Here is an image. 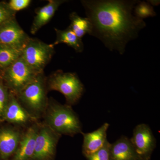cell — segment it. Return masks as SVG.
<instances>
[{
  "mask_svg": "<svg viewBox=\"0 0 160 160\" xmlns=\"http://www.w3.org/2000/svg\"><path fill=\"white\" fill-rule=\"evenodd\" d=\"M2 72V77L0 78L9 91L15 95L38 73L32 70L22 57Z\"/></svg>",
  "mask_w": 160,
  "mask_h": 160,
  "instance_id": "8992f818",
  "label": "cell"
},
{
  "mask_svg": "<svg viewBox=\"0 0 160 160\" xmlns=\"http://www.w3.org/2000/svg\"><path fill=\"white\" fill-rule=\"evenodd\" d=\"M82 5L92 26L90 35L98 38L111 51L121 55L129 41L138 37L146 26L132 13L140 1L82 0Z\"/></svg>",
  "mask_w": 160,
  "mask_h": 160,
  "instance_id": "6da1fadb",
  "label": "cell"
},
{
  "mask_svg": "<svg viewBox=\"0 0 160 160\" xmlns=\"http://www.w3.org/2000/svg\"><path fill=\"white\" fill-rule=\"evenodd\" d=\"M16 13L9 8L8 3H0V27L7 21L16 18Z\"/></svg>",
  "mask_w": 160,
  "mask_h": 160,
  "instance_id": "7402d4cb",
  "label": "cell"
},
{
  "mask_svg": "<svg viewBox=\"0 0 160 160\" xmlns=\"http://www.w3.org/2000/svg\"><path fill=\"white\" fill-rule=\"evenodd\" d=\"M70 26H69L77 36L82 39L86 34L91 35L92 26L91 22L87 18H82L76 12L69 15Z\"/></svg>",
  "mask_w": 160,
  "mask_h": 160,
  "instance_id": "e0dca14e",
  "label": "cell"
},
{
  "mask_svg": "<svg viewBox=\"0 0 160 160\" xmlns=\"http://www.w3.org/2000/svg\"><path fill=\"white\" fill-rule=\"evenodd\" d=\"M12 125L0 127V160H9L17 149L23 131Z\"/></svg>",
  "mask_w": 160,
  "mask_h": 160,
  "instance_id": "8fae6325",
  "label": "cell"
},
{
  "mask_svg": "<svg viewBox=\"0 0 160 160\" xmlns=\"http://www.w3.org/2000/svg\"><path fill=\"white\" fill-rule=\"evenodd\" d=\"M22 50L0 44V69L8 68L21 57Z\"/></svg>",
  "mask_w": 160,
  "mask_h": 160,
  "instance_id": "ac0fdd59",
  "label": "cell"
},
{
  "mask_svg": "<svg viewBox=\"0 0 160 160\" xmlns=\"http://www.w3.org/2000/svg\"><path fill=\"white\" fill-rule=\"evenodd\" d=\"M61 136L43 122H38L32 160H54L57 146Z\"/></svg>",
  "mask_w": 160,
  "mask_h": 160,
  "instance_id": "52a82bcc",
  "label": "cell"
},
{
  "mask_svg": "<svg viewBox=\"0 0 160 160\" xmlns=\"http://www.w3.org/2000/svg\"><path fill=\"white\" fill-rule=\"evenodd\" d=\"M134 15L141 19L156 15L153 7L148 3L140 1L134 7Z\"/></svg>",
  "mask_w": 160,
  "mask_h": 160,
  "instance_id": "d6986e66",
  "label": "cell"
},
{
  "mask_svg": "<svg viewBox=\"0 0 160 160\" xmlns=\"http://www.w3.org/2000/svg\"><path fill=\"white\" fill-rule=\"evenodd\" d=\"M48 91L59 92L66 98V104H76L82 96L84 86L75 73L63 72L58 70L47 78Z\"/></svg>",
  "mask_w": 160,
  "mask_h": 160,
  "instance_id": "277c9868",
  "label": "cell"
},
{
  "mask_svg": "<svg viewBox=\"0 0 160 160\" xmlns=\"http://www.w3.org/2000/svg\"><path fill=\"white\" fill-rule=\"evenodd\" d=\"M55 31L56 33V39L52 44L53 46L65 43L73 48L76 52H81L83 51L84 44L82 39L78 38L69 27L65 30L55 28Z\"/></svg>",
  "mask_w": 160,
  "mask_h": 160,
  "instance_id": "2e32d148",
  "label": "cell"
},
{
  "mask_svg": "<svg viewBox=\"0 0 160 160\" xmlns=\"http://www.w3.org/2000/svg\"><path fill=\"white\" fill-rule=\"evenodd\" d=\"M42 118L44 124L61 135L73 137L82 132V123L72 106L62 105L52 98H49Z\"/></svg>",
  "mask_w": 160,
  "mask_h": 160,
  "instance_id": "7a4b0ae2",
  "label": "cell"
},
{
  "mask_svg": "<svg viewBox=\"0 0 160 160\" xmlns=\"http://www.w3.org/2000/svg\"><path fill=\"white\" fill-rule=\"evenodd\" d=\"M66 2L65 0H49L45 6L36 9V16L30 29L32 34H35L42 27L49 22L59 6Z\"/></svg>",
  "mask_w": 160,
  "mask_h": 160,
  "instance_id": "5bb4252c",
  "label": "cell"
},
{
  "mask_svg": "<svg viewBox=\"0 0 160 160\" xmlns=\"http://www.w3.org/2000/svg\"><path fill=\"white\" fill-rule=\"evenodd\" d=\"M132 145L142 160H149L156 146V140L148 125L140 124L133 129Z\"/></svg>",
  "mask_w": 160,
  "mask_h": 160,
  "instance_id": "ba28073f",
  "label": "cell"
},
{
  "mask_svg": "<svg viewBox=\"0 0 160 160\" xmlns=\"http://www.w3.org/2000/svg\"><path fill=\"white\" fill-rule=\"evenodd\" d=\"M9 92L0 78V122H2L3 114L9 100Z\"/></svg>",
  "mask_w": 160,
  "mask_h": 160,
  "instance_id": "ffe728a7",
  "label": "cell"
},
{
  "mask_svg": "<svg viewBox=\"0 0 160 160\" xmlns=\"http://www.w3.org/2000/svg\"><path fill=\"white\" fill-rule=\"evenodd\" d=\"M31 2V0H10L8 5L12 10L17 12L27 8Z\"/></svg>",
  "mask_w": 160,
  "mask_h": 160,
  "instance_id": "603a6c76",
  "label": "cell"
},
{
  "mask_svg": "<svg viewBox=\"0 0 160 160\" xmlns=\"http://www.w3.org/2000/svg\"><path fill=\"white\" fill-rule=\"evenodd\" d=\"M38 121L29 114L21 105L16 96L10 92L2 122H7L18 128H27Z\"/></svg>",
  "mask_w": 160,
  "mask_h": 160,
  "instance_id": "9c48e42d",
  "label": "cell"
},
{
  "mask_svg": "<svg viewBox=\"0 0 160 160\" xmlns=\"http://www.w3.org/2000/svg\"><path fill=\"white\" fill-rule=\"evenodd\" d=\"M109 126L108 123H105L92 132H82L83 136L82 153L84 156L94 153L104 146L107 141V132Z\"/></svg>",
  "mask_w": 160,
  "mask_h": 160,
  "instance_id": "4fadbf2b",
  "label": "cell"
},
{
  "mask_svg": "<svg viewBox=\"0 0 160 160\" xmlns=\"http://www.w3.org/2000/svg\"><path fill=\"white\" fill-rule=\"evenodd\" d=\"M47 92V77L42 72L15 95L29 114L38 121L42 118L48 106Z\"/></svg>",
  "mask_w": 160,
  "mask_h": 160,
  "instance_id": "3957f363",
  "label": "cell"
},
{
  "mask_svg": "<svg viewBox=\"0 0 160 160\" xmlns=\"http://www.w3.org/2000/svg\"><path fill=\"white\" fill-rule=\"evenodd\" d=\"M111 143L106 141L104 146L92 154L85 157L87 160H110V148Z\"/></svg>",
  "mask_w": 160,
  "mask_h": 160,
  "instance_id": "44dd1931",
  "label": "cell"
},
{
  "mask_svg": "<svg viewBox=\"0 0 160 160\" xmlns=\"http://www.w3.org/2000/svg\"><path fill=\"white\" fill-rule=\"evenodd\" d=\"M38 122L23 131L14 154L9 160H32L34 155Z\"/></svg>",
  "mask_w": 160,
  "mask_h": 160,
  "instance_id": "7c38bea8",
  "label": "cell"
},
{
  "mask_svg": "<svg viewBox=\"0 0 160 160\" xmlns=\"http://www.w3.org/2000/svg\"><path fill=\"white\" fill-rule=\"evenodd\" d=\"M30 37L24 31L16 18L7 21L0 27V44L22 50Z\"/></svg>",
  "mask_w": 160,
  "mask_h": 160,
  "instance_id": "30bf717a",
  "label": "cell"
},
{
  "mask_svg": "<svg viewBox=\"0 0 160 160\" xmlns=\"http://www.w3.org/2000/svg\"><path fill=\"white\" fill-rule=\"evenodd\" d=\"M110 160H142L136 152L130 139L124 136L111 144Z\"/></svg>",
  "mask_w": 160,
  "mask_h": 160,
  "instance_id": "9a60e30c",
  "label": "cell"
},
{
  "mask_svg": "<svg viewBox=\"0 0 160 160\" xmlns=\"http://www.w3.org/2000/svg\"><path fill=\"white\" fill-rule=\"evenodd\" d=\"M54 46L30 38L22 49V55L26 64L35 72H44L54 53Z\"/></svg>",
  "mask_w": 160,
  "mask_h": 160,
  "instance_id": "5b68a950",
  "label": "cell"
},
{
  "mask_svg": "<svg viewBox=\"0 0 160 160\" xmlns=\"http://www.w3.org/2000/svg\"><path fill=\"white\" fill-rule=\"evenodd\" d=\"M148 2L152 6H157L160 3L159 1H148Z\"/></svg>",
  "mask_w": 160,
  "mask_h": 160,
  "instance_id": "cb8c5ba5",
  "label": "cell"
}]
</instances>
